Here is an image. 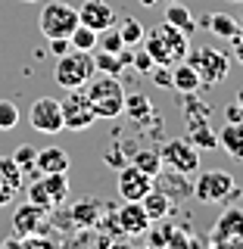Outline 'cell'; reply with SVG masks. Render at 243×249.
<instances>
[{
    "label": "cell",
    "instance_id": "obj_6",
    "mask_svg": "<svg viewBox=\"0 0 243 249\" xmlns=\"http://www.w3.org/2000/svg\"><path fill=\"white\" fill-rule=\"evenodd\" d=\"M78 25V10L62 0H47L41 16H37V28L44 37H69Z\"/></svg>",
    "mask_w": 243,
    "mask_h": 249
},
{
    "label": "cell",
    "instance_id": "obj_2",
    "mask_svg": "<svg viewBox=\"0 0 243 249\" xmlns=\"http://www.w3.org/2000/svg\"><path fill=\"white\" fill-rule=\"evenodd\" d=\"M97 75V66H93V50H69L56 56V69H53V78H56L59 88L72 90V88H84L91 78Z\"/></svg>",
    "mask_w": 243,
    "mask_h": 249
},
{
    "label": "cell",
    "instance_id": "obj_28",
    "mask_svg": "<svg viewBox=\"0 0 243 249\" xmlns=\"http://www.w3.org/2000/svg\"><path fill=\"white\" fill-rule=\"evenodd\" d=\"M184 97H187V100H181L184 119H209V115H212L209 103H203V100L197 97V90H193V93H184Z\"/></svg>",
    "mask_w": 243,
    "mask_h": 249
},
{
    "label": "cell",
    "instance_id": "obj_32",
    "mask_svg": "<svg viewBox=\"0 0 243 249\" xmlns=\"http://www.w3.org/2000/svg\"><path fill=\"white\" fill-rule=\"evenodd\" d=\"M97 47H100V50H109V53H119L122 47H128V44L122 41L119 28L112 25V28H106V31H100V35H97Z\"/></svg>",
    "mask_w": 243,
    "mask_h": 249
},
{
    "label": "cell",
    "instance_id": "obj_22",
    "mask_svg": "<svg viewBox=\"0 0 243 249\" xmlns=\"http://www.w3.org/2000/svg\"><path fill=\"white\" fill-rule=\"evenodd\" d=\"M218 146L231 156V159H243V122H228L218 131Z\"/></svg>",
    "mask_w": 243,
    "mask_h": 249
},
{
    "label": "cell",
    "instance_id": "obj_18",
    "mask_svg": "<svg viewBox=\"0 0 243 249\" xmlns=\"http://www.w3.org/2000/svg\"><path fill=\"white\" fill-rule=\"evenodd\" d=\"M106 209H109V206H103V202L93 199V196L75 202V206H72V221H75V228H97V221L103 218Z\"/></svg>",
    "mask_w": 243,
    "mask_h": 249
},
{
    "label": "cell",
    "instance_id": "obj_26",
    "mask_svg": "<svg viewBox=\"0 0 243 249\" xmlns=\"http://www.w3.org/2000/svg\"><path fill=\"white\" fill-rule=\"evenodd\" d=\"M131 165H137L140 171H147L153 178L156 171H162V156H159V150L140 146V150H131Z\"/></svg>",
    "mask_w": 243,
    "mask_h": 249
},
{
    "label": "cell",
    "instance_id": "obj_30",
    "mask_svg": "<svg viewBox=\"0 0 243 249\" xmlns=\"http://www.w3.org/2000/svg\"><path fill=\"white\" fill-rule=\"evenodd\" d=\"M119 35H122V41L128 47H137L140 41H144V25H140L134 16H125L122 25H119Z\"/></svg>",
    "mask_w": 243,
    "mask_h": 249
},
{
    "label": "cell",
    "instance_id": "obj_37",
    "mask_svg": "<svg viewBox=\"0 0 243 249\" xmlns=\"http://www.w3.org/2000/svg\"><path fill=\"white\" fill-rule=\"evenodd\" d=\"M224 122H243V109H240L237 100L231 106H224Z\"/></svg>",
    "mask_w": 243,
    "mask_h": 249
},
{
    "label": "cell",
    "instance_id": "obj_39",
    "mask_svg": "<svg viewBox=\"0 0 243 249\" xmlns=\"http://www.w3.org/2000/svg\"><path fill=\"white\" fill-rule=\"evenodd\" d=\"M106 162H109V165H115V168H122V165H125L122 153H106Z\"/></svg>",
    "mask_w": 243,
    "mask_h": 249
},
{
    "label": "cell",
    "instance_id": "obj_29",
    "mask_svg": "<svg viewBox=\"0 0 243 249\" xmlns=\"http://www.w3.org/2000/svg\"><path fill=\"white\" fill-rule=\"evenodd\" d=\"M69 44H72L75 50H93V47H97V31L78 22V25H75V31L69 35Z\"/></svg>",
    "mask_w": 243,
    "mask_h": 249
},
{
    "label": "cell",
    "instance_id": "obj_45",
    "mask_svg": "<svg viewBox=\"0 0 243 249\" xmlns=\"http://www.w3.org/2000/svg\"><path fill=\"white\" fill-rule=\"evenodd\" d=\"M171 3H178V0H171Z\"/></svg>",
    "mask_w": 243,
    "mask_h": 249
},
{
    "label": "cell",
    "instance_id": "obj_23",
    "mask_svg": "<svg viewBox=\"0 0 243 249\" xmlns=\"http://www.w3.org/2000/svg\"><path fill=\"white\" fill-rule=\"evenodd\" d=\"M171 88H175L178 93H193V90H200V88H203L200 75L193 72V66H190L187 59L175 62V69H171Z\"/></svg>",
    "mask_w": 243,
    "mask_h": 249
},
{
    "label": "cell",
    "instance_id": "obj_31",
    "mask_svg": "<svg viewBox=\"0 0 243 249\" xmlns=\"http://www.w3.org/2000/svg\"><path fill=\"white\" fill-rule=\"evenodd\" d=\"M35 159H37V146H31V143H22V146H16V153H13V162L19 165L25 175H37L35 171Z\"/></svg>",
    "mask_w": 243,
    "mask_h": 249
},
{
    "label": "cell",
    "instance_id": "obj_44",
    "mask_svg": "<svg viewBox=\"0 0 243 249\" xmlns=\"http://www.w3.org/2000/svg\"><path fill=\"white\" fill-rule=\"evenodd\" d=\"M25 3H35V0H25Z\"/></svg>",
    "mask_w": 243,
    "mask_h": 249
},
{
    "label": "cell",
    "instance_id": "obj_8",
    "mask_svg": "<svg viewBox=\"0 0 243 249\" xmlns=\"http://www.w3.org/2000/svg\"><path fill=\"white\" fill-rule=\"evenodd\" d=\"M159 156H162V165L181 171V175H187V178L200 168V150L187 137H171V140H166V143H162V150H159Z\"/></svg>",
    "mask_w": 243,
    "mask_h": 249
},
{
    "label": "cell",
    "instance_id": "obj_16",
    "mask_svg": "<svg viewBox=\"0 0 243 249\" xmlns=\"http://www.w3.org/2000/svg\"><path fill=\"white\" fill-rule=\"evenodd\" d=\"M153 187L162 190L171 202L175 199H193V184L187 181V175H181V171H175V168H171V175H166V178H162V171H156Z\"/></svg>",
    "mask_w": 243,
    "mask_h": 249
},
{
    "label": "cell",
    "instance_id": "obj_1",
    "mask_svg": "<svg viewBox=\"0 0 243 249\" xmlns=\"http://www.w3.org/2000/svg\"><path fill=\"white\" fill-rule=\"evenodd\" d=\"M84 93L91 100V109L97 119H119L122 109H125V88L119 81V75H103L100 72L97 78H91L84 84Z\"/></svg>",
    "mask_w": 243,
    "mask_h": 249
},
{
    "label": "cell",
    "instance_id": "obj_38",
    "mask_svg": "<svg viewBox=\"0 0 243 249\" xmlns=\"http://www.w3.org/2000/svg\"><path fill=\"white\" fill-rule=\"evenodd\" d=\"M231 50H234V56H237V62L243 66V28L231 37Z\"/></svg>",
    "mask_w": 243,
    "mask_h": 249
},
{
    "label": "cell",
    "instance_id": "obj_33",
    "mask_svg": "<svg viewBox=\"0 0 243 249\" xmlns=\"http://www.w3.org/2000/svg\"><path fill=\"white\" fill-rule=\"evenodd\" d=\"M19 124V106L13 100H0V131H13Z\"/></svg>",
    "mask_w": 243,
    "mask_h": 249
},
{
    "label": "cell",
    "instance_id": "obj_41",
    "mask_svg": "<svg viewBox=\"0 0 243 249\" xmlns=\"http://www.w3.org/2000/svg\"><path fill=\"white\" fill-rule=\"evenodd\" d=\"M237 103H240V109H243V90H240V93H237Z\"/></svg>",
    "mask_w": 243,
    "mask_h": 249
},
{
    "label": "cell",
    "instance_id": "obj_10",
    "mask_svg": "<svg viewBox=\"0 0 243 249\" xmlns=\"http://www.w3.org/2000/svg\"><path fill=\"white\" fill-rule=\"evenodd\" d=\"M28 122L37 134H59V131H66V124H62V106L56 97H37L28 109Z\"/></svg>",
    "mask_w": 243,
    "mask_h": 249
},
{
    "label": "cell",
    "instance_id": "obj_11",
    "mask_svg": "<svg viewBox=\"0 0 243 249\" xmlns=\"http://www.w3.org/2000/svg\"><path fill=\"white\" fill-rule=\"evenodd\" d=\"M59 106H62V124H66L69 131H88L93 124V119H97L93 109H91L88 93L81 88H72L66 100H59Z\"/></svg>",
    "mask_w": 243,
    "mask_h": 249
},
{
    "label": "cell",
    "instance_id": "obj_19",
    "mask_svg": "<svg viewBox=\"0 0 243 249\" xmlns=\"http://www.w3.org/2000/svg\"><path fill=\"white\" fill-rule=\"evenodd\" d=\"M187 140L197 150H215L218 146V134L212 131L209 119H187Z\"/></svg>",
    "mask_w": 243,
    "mask_h": 249
},
{
    "label": "cell",
    "instance_id": "obj_24",
    "mask_svg": "<svg viewBox=\"0 0 243 249\" xmlns=\"http://www.w3.org/2000/svg\"><path fill=\"white\" fill-rule=\"evenodd\" d=\"M125 115H128L131 122H150L153 119V103H150V97H144V93H125V109H122Z\"/></svg>",
    "mask_w": 243,
    "mask_h": 249
},
{
    "label": "cell",
    "instance_id": "obj_40",
    "mask_svg": "<svg viewBox=\"0 0 243 249\" xmlns=\"http://www.w3.org/2000/svg\"><path fill=\"white\" fill-rule=\"evenodd\" d=\"M140 6H159V0H137Z\"/></svg>",
    "mask_w": 243,
    "mask_h": 249
},
{
    "label": "cell",
    "instance_id": "obj_3",
    "mask_svg": "<svg viewBox=\"0 0 243 249\" xmlns=\"http://www.w3.org/2000/svg\"><path fill=\"white\" fill-rule=\"evenodd\" d=\"M240 196V187L234 181L231 171L224 168H212L203 171V175L193 181V199L203 202V206H218V202H228Z\"/></svg>",
    "mask_w": 243,
    "mask_h": 249
},
{
    "label": "cell",
    "instance_id": "obj_4",
    "mask_svg": "<svg viewBox=\"0 0 243 249\" xmlns=\"http://www.w3.org/2000/svg\"><path fill=\"white\" fill-rule=\"evenodd\" d=\"M187 62L193 66V72L200 75L203 88H209V84H222L224 78L231 75V56L224 50H215V47H193V50H187Z\"/></svg>",
    "mask_w": 243,
    "mask_h": 249
},
{
    "label": "cell",
    "instance_id": "obj_9",
    "mask_svg": "<svg viewBox=\"0 0 243 249\" xmlns=\"http://www.w3.org/2000/svg\"><path fill=\"white\" fill-rule=\"evenodd\" d=\"M212 246H243V206H228L209 231Z\"/></svg>",
    "mask_w": 243,
    "mask_h": 249
},
{
    "label": "cell",
    "instance_id": "obj_43",
    "mask_svg": "<svg viewBox=\"0 0 243 249\" xmlns=\"http://www.w3.org/2000/svg\"><path fill=\"white\" fill-rule=\"evenodd\" d=\"M231 3H243V0H231Z\"/></svg>",
    "mask_w": 243,
    "mask_h": 249
},
{
    "label": "cell",
    "instance_id": "obj_15",
    "mask_svg": "<svg viewBox=\"0 0 243 249\" xmlns=\"http://www.w3.org/2000/svg\"><path fill=\"white\" fill-rule=\"evenodd\" d=\"M25 184V171L13 162V156H0V206H10Z\"/></svg>",
    "mask_w": 243,
    "mask_h": 249
},
{
    "label": "cell",
    "instance_id": "obj_5",
    "mask_svg": "<svg viewBox=\"0 0 243 249\" xmlns=\"http://www.w3.org/2000/svg\"><path fill=\"white\" fill-rule=\"evenodd\" d=\"M69 199V178L66 171H53V175H37L35 181L28 184V202L44 209H56L66 206Z\"/></svg>",
    "mask_w": 243,
    "mask_h": 249
},
{
    "label": "cell",
    "instance_id": "obj_34",
    "mask_svg": "<svg viewBox=\"0 0 243 249\" xmlns=\"http://www.w3.org/2000/svg\"><path fill=\"white\" fill-rule=\"evenodd\" d=\"M131 66L137 69V75H150V69L156 66V59L147 53V47H144V50H134V53H131Z\"/></svg>",
    "mask_w": 243,
    "mask_h": 249
},
{
    "label": "cell",
    "instance_id": "obj_20",
    "mask_svg": "<svg viewBox=\"0 0 243 249\" xmlns=\"http://www.w3.org/2000/svg\"><path fill=\"white\" fill-rule=\"evenodd\" d=\"M140 206H144V212L150 215V221H166V218L171 215V209H175V202H171L162 190L150 187V190L140 196Z\"/></svg>",
    "mask_w": 243,
    "mask_h": 249
},
{
    "label": "cell",
    "instance_id": "obj_35",
    "mask_svg": "<svg viewBox=\"0 0 243 249\" xmlns=\"http://www.w3.org/2000/svg\"><path fill=\"white\" fill-rule=\"evenodd\" d=\"M150 78H153L156 88H171V72H168V66H153V69H150Z\"/></svg>",
    "mask_w": 243,
    "mask_h": 249
},
{
    "label": "cell",
    "instance_id": "obj_17",
    "mask_svg": "<svg viewBox=\"0 0 243 249\" xmlns=\"http://www.w3.org/2000/svg\"><path fill=\"white\" fill-rule=\"evenodd\" d=\"M69 153L62 150V146H44V150H37V159H35V171L37 175H53V171H69Z\"/></svg>",
    "mask_w": 243,
    "mask_h": 249
},
{
    "label": "cell",
    "instance_id": "obj_21",
    "mask_svg": "<svg viewBox=\"0 0 243 249\" xmlns=\"http://www.w3.org/2000/svg\"><path fill=\"white\" fill-rule=\"evenodd\" d=\"M200 22H203V28H209L215 37H224V41H231L240 31V22L228 13H206V16H200Z\"/></svg>",
    "mask_w": 243,
    "mask_h": 249
},
{
    "label": "cell",
    "instance_id": "obj_27",
    "mask_svg": "<svg viewBox=\"0 0 243 249\" xmlns=\"http://www.w3.org/2000/svg\"><path fill=\"white\" fill-rule=\"evenodd\" d=\"M93 66H97V72H103V75H122V69H125L119 53L100 50V47H93Z\"/></svg>",
    "mask_w": 243,
    "mask_h": 249
},
{
    "label": "cell",
    "instance_id": "obj_42",
    "mask_svg": "<svg viewBox=\"0 0 243 249\" xmlns=\"http://www.w3.org/2000/svg\"><path fill=\"white\" fill-rule=\"evenodd\" d=\"M237 22H240V28H243V16H240V19H237Z\"/></svg>",
    "mask_w": 243,
    "mask_h": 249
},
{
    "label": "cell",
    "instance_id": "obj_36",
    "mask_svg": "<svg viewBox=\"0 0 243 249\" xmlns=\"http://www.w3.org/2000/svg\"><path fill=\"white\" fill-rule=\"evenodd\" d=\"M72 50V44H69V37H50V53L53 56H62V53Z\"/></svg>",
    "mask_w": 243,
    "mask_h": 249
},
{
    "label": "cell",
    "instance_id": "obj_12",
    "mask_svg": "<svg viewBox=\"0 0 243 249\" xmlns=\"http://www.w3.org/2000/svg\"><path fill=\"white\" fill-rule=\"evenodd\" d=\"M150 187H153V178L147 171H140L137 165H131V162L115 171V190H119L122 199H140Z\"/></svg>",
    "mask_w": 243,
    "mask_h": 249
},
{
    "label": "cell",
    "instance_id": "obj_14",
    "mask_svg": "<svg viewBox=\"0 0 243 249\" xmlns=\"http://www.w3.org/2000/svg\"><path fill=\"white\" fill-rule=\"evenodd\" d=\"M115 218H119V228L125 237H140V233H147L150 228V215L144 212V206H140V199H125L122 209H115Z\"/></svg>",
    "mask_w": 243,
    "mask_h": 249
},
{
    "label": "cell",
    "instance_id": "obj_7",
    "mask_svg": "<svg viewBox=\"0 0 243 249\" xmlns=\"http://www.w3.org/2000/svg\"><path fill=\"white\" fill-rule=\"evenodd\" d=\"M13 231L19 240H28V237H47L53 231V221H50V209L44 206H35V202H25L13 212Z\"/></svg>",
    "mask_w": 243,
    "mask_h": 249
},
{
    "label": "cell",
    "instance_id": "obj_25",
    "mask_svg": "<svg viewBox=\"0 0 243 249\" xmlns=\"http://www.w3.org/2000/svg\"><path fill=\"white\" fill-rule=\"evenodd\" d=\"M166 22H171L175 28H181L184 35H193V31H197V19H193V13L184 6V0H178V3H168Z\"/></svg>",
    "mask_w": 243,
    "mask_h": 249
},
{
    "label": "cell",
    "instance_id": "obj_13",
    "mask_svg": "<svg viewBox=\"0 0 243 249\" xmlns=\"http://www.w3.org/2000/svg\"><path fill=\"white\" fill-rule=\"evenodd\" d=\"M78 22L93 28L100 35V31L112 28L115 22H119V16H115V10L106 3V0H84V3L78 6Z\"/></svg>",
    "mask_w": 243,
    "mask_h": 249
}]
</instances>
